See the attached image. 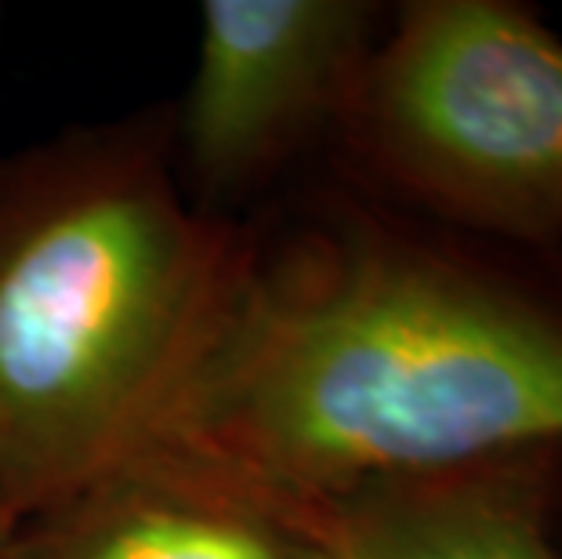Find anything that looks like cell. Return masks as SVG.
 I'll list each match as a JSON object with an SVG mask.
<instances>
[{
    "label": "cell",
    "instance_id": "obj_1",
    "mask_svg": "<svg viewBox=\"0 0 562 559\" xmlns=\"http://www.w3.org/2000/svg\"><path fill=\"white\" fill-rule=\"evenodd\" d=\"M548 444H562V251L345 208L229 280L135 455L302 513Z\"/></svg>",
    "mask_w": 562,
    "mask_h": 559
},
{
    "label": "cell",
    "instance_id": "obj_2",
    "mask_svg": "<svg viewBox=\"0 0 562 559\" xmlns=\"http://www.w3.org/2000/svg\"><path fill=\"white\" fill-rule=\"evenodd\" d=\"M225 288L222 247L135 168L0 222V513L26 523L135 455Z\"/></svg>",
    "mask_w": 562,
    "mask_h": 559
},
{
    "label": "cell",
    "instance_id": "obj_3",
    "mask_svg": "<svg viewBox=\"0 0 562 559\" xmlns=\"http://www.w3.org/2000/svg\"><path fill=\"white\" fill-rule=\"evenodd\" d=\"M338 124L367 182L447 230L562 251V37L519 0H411Z\"/></svg>",
    "mask_w": 562,
    "mask_h": 559
},
{
    "label": "cell",
    "instance_id": "obj_4",
    "mask_svg": "<svg viewBox=\"0 0 562 559\" xmlns=\"http://www.w3.org/2000/svg\"><path fill=\"white\" fill-rule=\"evenodd\" d=\"M378 8L363 0H207L186 146L211 182H247L338 121Z\"/></svg>",
    "mask_w": 562,
    "mask_h": 559
},
{
    "label": "cell",
    "instance_id": "obj_5",
    "mask_svg": "<svg viewBox=\"0 0 562 559\" xmlns=\"http://www.w3.org/2000/svg\"><path fill=\"white\" fill-rule=\"evenodd\" d=\"M297 516L316 559H562V444L363 483Z\"/></svg>",
    "mask_w": 562,
    "mask_h": 559
},
{
    "label": "cell",
    "instance_id": "obj_6",
    "mask_svg": "<svg viewBox=\"0 0 562 559\" xmlns=\"http://www.w3.org/2000/svg\"><path fill=\"white\" fill-rule=\"evenodd\" d=\"M22 559H316V545L297 513L135 455L22 523Z\"/></svg>",
    "mask_w": 562,
    "mask_h": 559
},
{
    "label": "cell",
    "instance_id": "obj_7",
    "mask_svg": "<svg viewBox=\"0 0 562 559\" xmlns=\"http://www.w3.org/2000/svg\"><path fill=\"white\" fill-rule=\"evenodd\" d=\"M0 559H22V519L0 513Z\"/></svg>",
    "mask_w": 562,
    "mask_h": 559
},
{
    "label": "cell",
    "instance_id": "obj_8",
    "mask_svg": "<svg viewBox=\"0 0 562 559\" xmlns=\"http://www.w3.org/2000/svg\"><path fill=\"white\" fill-rule=\"evenodd\" d=\"M559 541H562V516H559Z\"/></svg>",
    "mask_w": 562,
    "mask_h": 559
}]
</instances>
